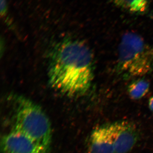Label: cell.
<instances>
[{
	"mask_svg": "<svg viewBox=\"0 0 153 153\" xmlns=\"http://www.w3.org/2000/svg\"><path fill=\"white\" fill-rule=\"evenodd\" d=\"M1 149L3 153H49L50 150L13 129L3 137Z\"/></svg>",
	"mask_w": 153,
	"mask_h": 153,
	"instance_id": "obj_4",
	"label": "cell"
},
{
	"mask_svg": "<svg viewBox=\"0 0 153 153\" xmlns=\"http://www.w3.org/2000/svg\"><path fill=\"white\" fill-rule=\"evenodd\" d=\"M8 99L14 111L13 129L37 143L50 148L52 137L51 123L41 107L23 96L11 94Z\"/></svg>",
	"mask_w": 153,
	"mask_h": 153,
	"instance_id": "obj_2",
	"label": "cell"
},
{
	"mask_svg": "<svg viewBox=\"0 0 153 153\" xmlns=\"http://www.w3.org/2000/svg\"><path fill=\"white\" fill-rule=\"evenodd\" d=\"M113 4L133 14L141 15L149 10V0H109Z\"/></svg>",
	"mask_w": 153,
	"mask_h": 153,
	"instance_id": "obj_7",
	"label": "cell"
},
{
	"mask_svg": "<svg viewBox=\"0 0 153 153\" xmlns=\"http://www.w3.org/2000/svg\"><path fill=\"white\" fill-rule=\"evenodd\" d=\"M116 68L118 74L126 79L150 73L153 70V46L137 33H125L120 43Z\"/></svg>",
	"mask_w": 153,
	"mask_h": 153,
	"instance_id": "obj_3",
	"label": "cell"
},
{
	"mask_svg": "<svg viewBox=\"0 0 153 153\" xmlns=\"http://www.w3.org/2000/svg\"><path fill=\"white\" fill-rule=\"evenodd\" d=\"M114 153H128L137 141L139 132L136 126L128 121L110 123Z\"/></svg>",
	"mask_w": 153,
	"mask_h": 153,
	"instance_id": "obj_5",
	"label": "cell"
},
{
	"mask_svg": "<svg viewBox=\"0 0 153 153\" xmlns=\"http://www.w3.org/2000/svg\"><path fill=\"white\" fill-rule=\"evenodd\" d=\"M1 16L5 19L8 13V6L7 0H1Z\"/></svg>",
	"mask_w": 153,
	"mask_h": 153,
	"instance_id": "obj_9",
	"label": "cell"
},
{
	"mask_svg": "<svg viewBox=\"0 0 153 153\" xmlns=\"http://www.w3.org/2000/svg\"><path fill=\"white\" fill-rule=\"evenodd\" d=\"M89 153H114L110 123L99 126L92 131L88 141Z\"/></svg>",
	"mask_w": 153,
	"mask_h": 153,
	"instance_id": "obj_6",
	"label": "cell"
},
{
	"mask_svg": "<svg viewBox=\"0 0 153 153\" xmlns=\"http://www.w3.org/2000/svg\"><path fill=\"white\" fill-rule=\"evenodd\" d=\"M149 82L146 79L140 78L135 79L130 83L127 88L130 97L134 100H137L143 97L150 89Z\"/></svg>",
	"mask_w": 153,
	"mask_h": 153,
	"instance_id": "obj_8",
	"label": "cell"
},
{
	"mask_svg": "<svg viewBox=\"0 0 153 153\" xmlns=\"http://www.w3.org/2000/svg\"><path fill=\"white\" fill-rule=\"evenodd\" d=\"M149 107L151 111L153 113V96L149 100Z\"/></svg>",
	"mask_w": 153,
	"mask_h": 153,
	"instance_id": "obj_10",
	"label": "cell"
},
{
	"mask_svg": "<svg viewBox=\"0 0 153 153\" xmlns=\"http://www.w3.org/2000/svg\"><path fill=\"white\" fill-rule=\"evenodd\" d=\"M48 74L50 86L58 92L71 97L84 95L94 76L91 51L81 41H60L49 55Z\"/></svg>",
	"mask_w": 153,
	"mask_h": 153,
	"instance_id": "obj_1",
	"label": "cell"
}]
</instances>
